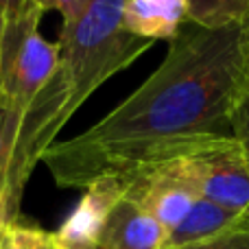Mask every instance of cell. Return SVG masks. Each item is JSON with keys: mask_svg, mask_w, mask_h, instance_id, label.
<instances>
[{"mask_svg": "<svg viewBox=\"0 0 249 249\" xmlns=\"http://www.w3.org/2000/svg\"><path fill=\"white\" fill-rule=\"evenodd\" d=\"M232 136L238 140L249 166V94L245 92L232 114Z\"/></svg>", "mask_w": 249, "mask_h": 249, "instance_id": "13", "label": "cell"}, {"mask_svg": "<svg viewBox=\"0 0 249 249\" xmlns=\"http://www.w3.org/2000/svg\"><path fill=\"white\" fill-rule=\"evenodd\" d=\"M249 22L228 29H181L155 72L92 127L59 140L42 162L61 188L127 181L212 138L232 136L245 94Z\"/></svg>", "mask_w": 249, "mask_h": 249, "instance_id": "1", "label": "cell"}, {"mask_svg": "<svg viewBox=\"0 0 249 249\" xmlns=\"http://www.w3.org/2000/svg\"><path fill=\"white\" fill-rule=\"evenodd\" d=\"M18 221V216L13 214L9 197L4 195V190H0V249L7 247V236H9V228Z\"/></svg>", "mask_w": 249, "mask_h": 249, "instance_id": "16", "label": "cell"}, {"mask_svg": "<svg viewBox=\"0 0 249 249\" xmlns=\"http://www.w3.org/2000/svg\"><path fill=\"white\" fill-rule=\"evenodd\" d=\"M7 249H59V245H57V236L53 232L16 221L9 228Z\"/></svg>", "mask_w": 249, "mask_h": 249, "instance_id": "12", "label": "cell"}, {"mask_svg": "<svg viewBox=\"0 0 249 249\" xmlns=\"http://www.w3.org/2000/svg\"><path fill=\"white\" fill-rule=\"evenodd\" d=\"M186 22V0H124L123 24L129 33L140 39L173 42Z\"/></svg>", "mask_w": 249, "mask_h": 249, "instance_id": "9", "label": "cell"}, {"mask_svg": "<svg viewBox=\"0 0 249 249\" xmlns=\"http://www.w3.org/2000/svg\"><path fill=\"white\" fill-rule=\"evenodd\" d=\"M123 7L124 0H90L81 16L61 26L57 79L70 118L107 79L153 46L124 29Z\"/></svg>", "mask_w": 249, "mask_h": 249, "instance_id": "2", "label": "cell"}, {"mask_svg": "<svg viewBox=\"0 0 249 249\" xmlns=\"http://www.w3.org/2000/svg\"><path fill=\"white\" fill-rule=\"evenodd\" d=\"M44 11L31 2L29 11L13 24H4L0 96L29 107L53 81L59 68V46L39 33Z\"/></svg>", "mask_w": 249, "mask_h": 249, "instance_id": "4", "label": "cell"}, {"mask_svg": "<svg viewBox=\"0 0 249 249\" xmlns=\"http://www.w3.org/2000/svg\"><path fill=\"white\" fill-rule=\"evenodd\" d=\"M124 184V197L153 216L168 234L184 221L199 199V193L177 158L144 168Z\"/></svg>", "mask_w": 249, "mask_h": 249, "instance_id": "6", "label": "cell"}, {"mask_svg": "<svg viewBox=\"0 0 249 249\" xmlns=\"http://www.w3.org/2000/svg\"><path fill=\"white\" fill-rule=\"evenodd\" d=\"M184 249H249V230H236V232L223 234L219 238H212V241L190 245Z\"/></svg>", "mask_w": 249, "mask_h": 249, "instance_id": "15", "label": "cell"}, {"mask_svg": "<svg viewBox=\"0 0 249 249\" xmlns=\"http://www.w3.org/2000/svg\"><path fill=\"white\" fill-rule=\"evenodd\" d=\"M188 24L199 29H228L247 24L249 0H186Z\"/></svg>", "mask_w": 249, "mask_h": 249, "instance_id": "11", "label": "cell"}, {"mask_svg": "<svg viewBox=\"0 0 249 249\" xmlns=\"http://www.w3.org/2000/svg\"><path fill=\"white\" fill-rule=\"evenodd\" d=\"M68 121L66 94L57 74L29 107L0 96V190L9 197L16 216L31 173Z\"/></svg>", "mask_w": 249, "mask_h": 249, "instance_id": "3", "label": "cell"}, {"mask_svg": "<svg viewBox=\"0 0 249 249\" xmlns=\"http://www.w3.org/2000/svg\"><path fill=\"white\" fill-rule=\"evenodd\" d=\"M127 184L121 179H101L83 190L77 208L55 232L59 249H96L109 212L124 197Z\"/></svg>", "mask_w": 249, "mask_h": 249, "instance_id": "7", "label": "cell"}, {"mask_svg": "<svg viewBox=\"0 0 249 249\" xmlns=\"http://www.w3.org/2000/svg\"><path fill=\"white\" fill-rule=\"evenodd\" d=\"M177 160L201 199L249 216V166L234 136L203 140Z\"/></svg>", "mask_w": 249, "mask_h": 249, "instance_id": "5", "label": "cell"}, {"mask_svg": "<svg viewBox=\"0 0 249 249\" xmlns=\"http://www.w3.org/2000/svg\"><path fill=\"white\" fill-rule=\"evenodd\" d=\"M245 92L249 94V61H247V74H245Z\"/></svg>", "mask_w": 249, "mask_h": 249, "instance_id": "19", "label": "cell"}, {"mask_svg": "<svg viewBox=\"0 0 249 249\" xmlns=\"http://www.w3.org/2000/svg\"><path fill=\"white\" fill-rule=\"evenodd\" d=\"M236 230H249V216L236 214L228 208L212 203L199 197L190 212L184 216L179 225L168 234L166 249H184L190 245L219 238L223 234L236 232Z\"/></svg>", "mask_w": 249, "mask_h": 249, "instance_id": "10", "label": "cell"}, {"mask_svg": "<svg viewBox=\"0 0 249 249\" xmlns=\"http://www.w3.org/2000/svg\"><path fill=\"white\" fill-rule=\"evenodd\" d=\"M31 7V0H0V18L4 24L18 22Z\"/></svg>", "mask_w": 249, "mask_h": 249, "instance_id": "17", "label": "cell"}, {"mask_svg": "<svg viewBox=\"0 0 249 249\" xmlns=\"http://www.w3.org/2000/svg\"><path fill=\"white\" fill-rule=\"evenodd\" d=\"M2 37H4V20L0 18V61H2Z\"/></svg>", "mask_w": 249, "mask_h": 249, "instance_id": "18", "label": "cell"}, {"mask_svg": "<svg viewBox=\"0 0 249 249\" xmlns=\"http://www.w3.org/2000/svg\"><path fill=\"white\" fill-rule=\"evenodd\" d=\"M168 232L131 199L123 197L109 212L96 249H166Z\"/></svg>", "mask_w": 249, "mask_h": 249, "instance_id": "8", "label": "cell"}, {"mask_svg": "<svg viewBox=\"0 0 249 249\" xmlns=\"http://www.w3.org/2000/svg\"><path fill=\"white\" fill-rule=\"evenodd\" d=\"M33 4H37L42 11H51L55 9L57 13H61V20L66 22H72L74 18L81 16V11L88 7L90 0H31Z\"/></svg>", "mask_w": 249, "mask_h": 249, "instance_id": "14", "label": "cell"}, {"mask_svg": "<svg viewBox=\"0 0 249 249\" xmlns=\"http://www.w3.org/2000/svg\"><path fill=\"white\" fill-rule=\"evenodd\" d=\"M4 249H7V247H4Z\"/></svg>", "mask_w": 249, "mask_h": 249, "instance_id": "20", "label": "cell"}]
</instances>
